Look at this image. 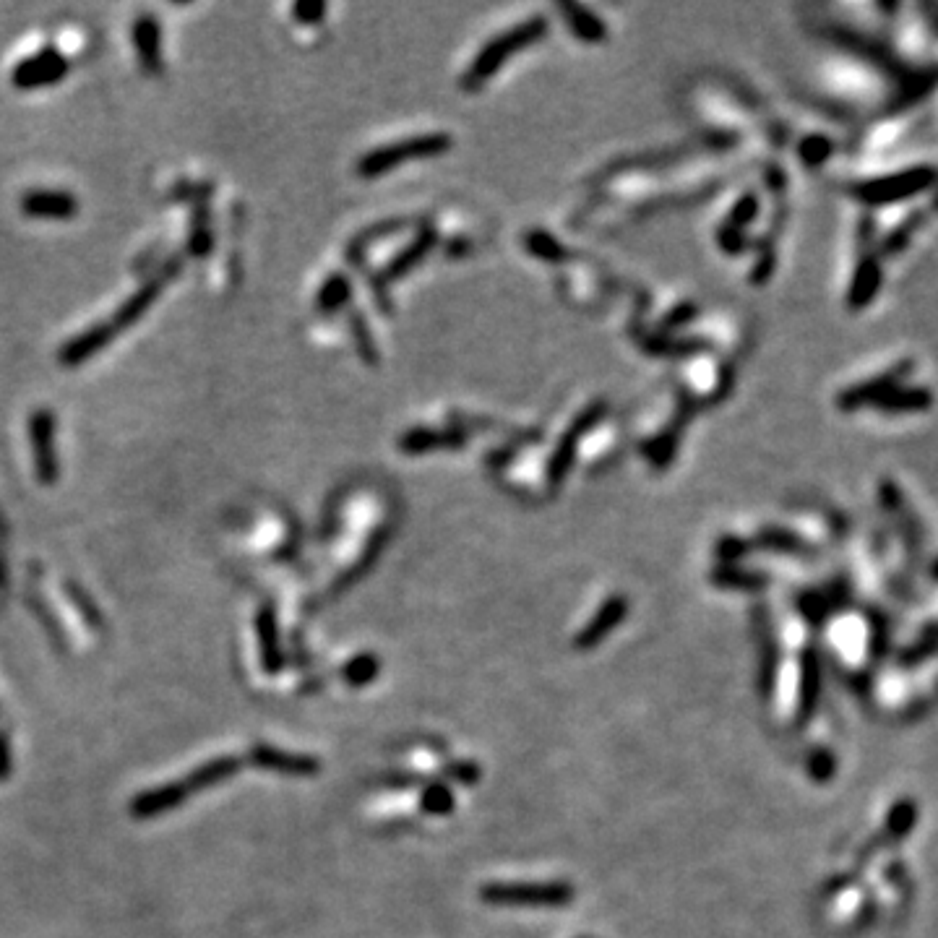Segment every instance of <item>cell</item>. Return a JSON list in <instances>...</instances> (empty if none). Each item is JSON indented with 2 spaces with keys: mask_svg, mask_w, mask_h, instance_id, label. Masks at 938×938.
Listing matches in <instances>:
<instances>
[{
  "mask_svg": "<svg viewBox=\"0 0 938 938\" xmlns=\"http://www.w3.org/2000/svg\"><path fill=\"white\" fill-rule=\"evenodd\" d=\"M27 212L42 217H66L73 212V201L60 193H34L27 199Z\"/></svg>",
  "mask_w": 938,
  "mask_h": 938,
  "instance_id": "obj_4",
  "label": "cell"
},
{
  "mask_svg": "<svg viewBox=\"0 0 938 938\" xmlns=\"http://www.w3.org/2000/svg\"><path fill=\"white\" fill-rule=\"evenodd\" d=\"M105 339H107V329H105V326H97V329H92L89 334H84L81 339H76V342L68 344V350H66V355H63V360H66V363H76V360L86 357L92 350H97V347H100Z\"/></svg>",
  "mask_w": 938,
  "mask_h": 938,
  "instance_id": "obj_6",
  "label": "cell"
},
{
  "mask_svg": "<svg viewBox=\"0 0 938 938\" xmlns=\"http://www.w3.org/2000/svg\"><path fill=\"white\" fill-rule=\"evenodd\" d=\"M443 144H446V139H441V136L415 139V141H410V144H402V149H384V152L370 154V157L363 159L360 170H363L365 175H378V172L389 170L394 162H399V159H404V157H410V154H417V157H420V154L441 152Z\"/></svg>",
  "mask_w": 938,
  "mask_h": 938,
  "instance_id": "obj_2",
  "label": "cell"
},
{
  "mask_svg": "<svg viewBox=\"0 0 938 938\" xmlns=\"http://www.w3.org/2000/svg\"><path fill=\"white\" fill-rule=\"evenodd\" d=\"M154 295H157V282H154V285H149V287H144V290H139V295H133V298L128 300V305H123V311H120V324H131L133 318L139 316V313L144 311L146 305L152 303Z\"/></svg>",
  "mask_w": 938,
  "mask_h": 938,
  "instance_id": "obj_8",
  "label": "cell"
},
{
  "mask_svg": "<svg viewBox=\"0 0 938 938\" xmlns=\"http://www.w3.org/2000/svg\"><path fill=\"white\" fill-rule=\"evenodd\" d=\"M63 71H66V60H60L55 53H45L27 60V63L14 73V81L19 86H37L40 81L45 84V81L58 79Z\"/></svg>",
  "mask_w": 938,
  "mask_h": 938,
  "instance_id": "obj_3",
  "label": "cell"
},
{
  "mask_svg": "<svg viewBox=\"0 0 938 938\" xmlns=\"http://www.w3.org/2000/svg\"><path fill=\"white\" fill-rule=\"evenodd\" d=\"M537 32H540V24H524V27L506 34L503 40H496V45H490L483 55H477L475 66L469 71L467 81H483L485 76H490V73L501 66V60L506 58V55L514 53L516 47L527 45V40H532Z\"/></svg>",
  "mask_w": 938,
  "mask_h": 938,
  "instance_id": "obj_1",
  "label": "cell"
},
{
  "mask_svg": "<svg viewBox=\"0 0 938 938\" xmlns=\"http://www.w3.org/2000/svg\"><path fill=\"white\" fill-rule=\"evenodd\" d=\"M136 40H139V50L141 58H144V66L154 68L157 66V27H154V19H141L139 29H136Z\"/></svg>",
  "mask_w": 938,
  "mask_h": 938,
  "instance_id": "obj_7",
  "label": "cell"
},
{
  "mask_svg": "<svg viewBox=\"0 0 938 938\" xmlns=\"http://www.w3.org/2000/svg\"><path fill=\"white\" fill-rule=\"evenodd\" d=\"M34 446H37V462L45 477H53V451H50V415L34 417Z\"/></svg>",
  "mask_w": 938,
  "mask_h": 938,
  "instance_id": "obj_5",
  "label": "cell"
}]
</instances>
